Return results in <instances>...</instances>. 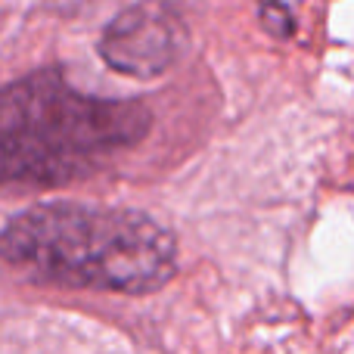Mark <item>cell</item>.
I'll return each mask as SVG.
<instances>
[{
    "instance_id": "obj_1",
    "label": "cell",
    "mask_w": 354,
    "mask_h": 354,
    "mask_svg": "<svg viewBox=\"0 0 354 354\" xmlns=\"http://www.w3.org/2000/svg\"><path fill=\"white\" fill-rule=\"evenodd\" d=\"M0 261L31 283L147 295L174 277L177 243L134 208L44 202L0 227Z\"/></svg>"
},
{
    "instance_id": "obj_2",
    "label": "cell",
    "mask_w": 354,
    "mask_h": 354,
    "mask_svg": "<svg viewBox=\"0 0 354 354\" xmlns=\"http://www.w3.org/2000/svg\"><path fill=\"white\" fill-rule=\"evenodd\" d=\"M153 128L140 100L84 93L37 68L0 87V187H66L134 149Z\"/></svg>"
},
{
    "instance_id": "obj_3",
    "label": "cell",
    "mask_w": 354,
    "mask_h": 354,
    "mask_svg": "<svg viewBox=\"0 0 354 354\" xmlns=\"http://www.w3.org/2000/svg\"><path fill=\"white\" fill-rule=\"evenodd\" d=\"M100 59L128 78H159L187 50V25L165 0H137L109 19L97 41Z\"/></svg>"
},
{
    "instance_id": "obj_4",
    "label": "cell",
    "mask_w": 354,
    "mask_h": 354,
    "mask_svg": "<svg viewBox=\"0 0 354 354\" xmlns=\"http://www.w3.org/2000/svg\"><path fill=\"white\" fill-rule=\"evenodd\" d=\"M258 19L274 37H289L295 31V19L286 0H258Z\"/></svg>"
}]
</instances>
